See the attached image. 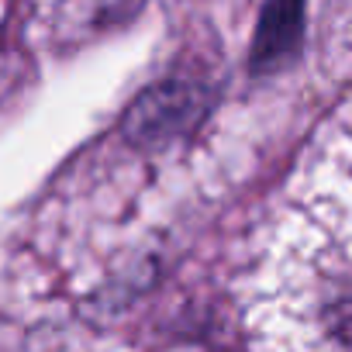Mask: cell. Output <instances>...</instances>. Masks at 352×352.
<instances>
[{
  "instance_id": "cell-1",
  "label": "cell",
  "mask_w": 352,
  "mask_h": 352,
  "mask_svg": "<svg viewBox=\"0 0 352 352\" xmlns=\"http://www.w3.org/2000/svg\"><path fill=\"white\" fill-rule=\"evenodd\" d=\"M252 352H352V208L297 201L245 294Z\"/></svg>"
},
{
  "instance_id": "cell-2",
  "label": "cell",
  "mask_w": 352,
  "mask_h": 352,
  "mask_svg": "<svg viewBox=\"0 0 352 352\" xmlns=\"http://www.w3.org/2000/svg\"><path fill=\"white\" fill-rule=\"evenodd\" d=\"M190 111H194V90L169 83V87L145 94L131 107L124 128L135 138H159V135H169L173 128H184L190 121Z\"/></svg>"
},
{
  "instance_id": "cell-3",
  "label": "cell",
  "mask_w": 352,
  "mask_h": 352,
  "mask_svg": "<svg viewBox=\"0 0 352 352\" xmlns=\"http://www.w3.org/2000/svg\"><path fill=\"white\" fill-rule=\"evenodd\" d=\"M300 42V0H273L263 14L252 63L256 69H276Z\"/></svg>"
}]
</instances>
